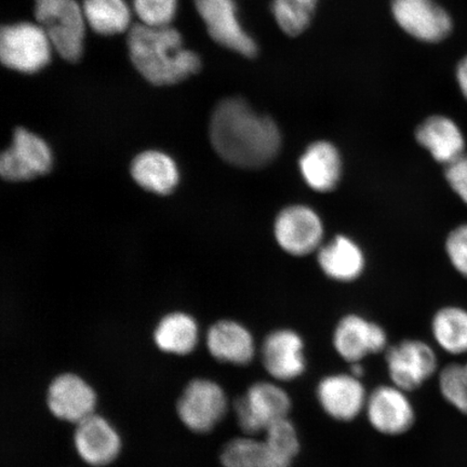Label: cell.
Segmentation results:
<instances>
[{"instance_id":"7","label":"cell","mask_w":467,"mask_h":467,"mask_svg":"<svg viewBox=\"0 0 467 467\" xmlns=\"http://www.w3.org/2000/svg\"><path fill=\"white\" fill-rule=\"evenodd\" d=\"M229 400L224 389L208 379H192L177 404L178 416L195 433H209L225 417Z\"/></svg>"},{"instance_id":"1","label":"cell","mask_w":467,"mask_h":467,"mask_svg":"<svg viewBox=\"0 0 467 467\" xmlns=\"http://www.w3.org/2000/svg\"><path fill=\"white\" fill-rule=\"evenodd\" d=\"M210 141L222 160L243 169L270 165L282 149V134L271 117L260 115L241 98L221 101L210 120Z\"/></svg>"},{"instance_id":"21","label":"cell","mask_w":467,"mask_h":467,"mask_svg":"<svg viewBox=\"0 0 467 467\" xmlns=\"http://www.w3.org/2000/svg\"><path fill=\"white\" fill-rule=\"evenodd\" d=\"M321 272L338 283H352L365 271L366 256L359 244L346 235H337L317 251Z\"/></svg>"},{"instance_id":"30","label":"cell","mask_w":467,"mask_h":467,"mask_svg":"<svg viewBox=\"0 0 467 467\" xmlns=\"http://www.w3.org/2000/svg\"><path fill=\"white\" fill-rule=\"evenodd\" d=\"M177 8L178 0H133L134 13L148 26H171Z\"/></svg>"},{"instance_id":"22","label":"cell","mask_w":467,"mask_h":467,"mask_svg":"<svg viewBox=\"0 0 467 467\" xmlns=\"http://www.w3.org/2000/svg\"><path fill=\"white\" fill-rule=\"evenodd\" d=\"M131 173L146 191L167 195L179 182V171L171 156L159 150H148L133 161Z\"/></svg>"},{"instance_id":"20","label":"cell","mask_w":467,"mask_h":467,"mask_svg":"<svg viewBox=\"0 0 467 467\" xmlns=\"http://www.w3.org/2000/svg\"><path fill=\"white\" fill-rule=\"evenodd\" d=\"M210 354L222 363L247 366L255 358V341L246 327L234 320H221L207 336Z\"/></svg>"},{"instance_id":"16","label":"cell","mask_w":467,"mask_h":467,"mask_svg":"<svg viewBox=\"0 0 467 467\" xmlns=\"http://www.w3.org/2000/svg\"><path fill=\"white\" fill-rule=\"evenodd\" d=\"M47 406L58 420L78 424L95 413L97 395L83 378L63 373L52 379L47 390Z\"/></svg>"},{"instance_id":"19","label":"cell","mask_w":467,"mask_h":467,"mask_svg":"<svg viewBox=\"0 0 467 467\" xmlns=\"http://www.w3.org/2000/svg\"><path fill=\"white\" fill-rule=\"evenodd\" d=\"M303 181L314 192H334L343 174V161L337 146L326 140L309 144L297 162Z\"/></svg>"},{"instance_id":"3","label":"cell","mask_w":467,"mask_h":467,"mask_svg":"<svg viewBox=\"0 0 467 467\" xmlns=\"http://www.w3.org/2000/svg\"><path fill=\"white\" fill-rule=\"evenodd\" d=\"M35 16L57 54L67 61H78L87 26L83 5L76 0H35Z\"/></svg>"},{"instance_id":"4","label":"cell","mask_w":467,"mask_h":467,"mask_svg":"<svg viewBox=\"0 0 467 467\" xmlns=\"http://www.w3.org/2000/svg\"><path fill=\"white\" fill-rule=\"evenodd\" d=\"M291 408L289 394L270 381L254 383L234 402L239 428L251 436L263 435L273 424L288 419Z\"/></svg>"},{"instance_id":"25","label":"cell","mask_w":467,"mask_h":467,"mask_svg":"<svg viewBox=\"0 0 467 467\" xmlns=\"http://www.w3.org/2000/svg\"><path fill=\"white\" fill-rule=\"evenodd\" d=\"M155 343L169 354L186 355L195 348L198 328L189 315L174 313L161 319L155 330Z\"/></svg>"},{"instance_id":"26","label":"cell","mask_w":467,"mask_h":467,"mask_svg":"<svg viewBox=\"0 0 467 467\" xmlns=\"http://www.w3.org/2000/svg\"><path fill=\"white\" fill-rule=\"evenodd\" d=\"M83 11L87 26L104 36L130 27L131 10L125 0H84Z\"/></svg>"},{"instance_id":"10","label":"cell","mask_w":467,"mask_h":467,"mask_svg":"<svg viewBox=\"0 0 467 467\" xmlns=\"http://www.w3.org/2000/svg\"><path fill=\"white\" fill-rule=\"evenodd\" d=\"M365 412L372 428L387 436L406 434L416 422V411L407 392L394 384L373 389L368 395Z\"/></svg>"},{"instance_id":"6","label":"cell","mask_w":467,"mask_h":467,"mask_svg":"<svg viewBox=\"0 0 467 467\" xmlns=\"http://www.w3.org/2000/svg\"><path fill=\"white\" fill-rule=\"evenodd\" d=\"M273 234L280 249L292 256H306L323 246V219L313 207L303 203L289 204L277 213Z\"/></svg>"},{"instance_id":"15","label":"cell","mask_w":467,"mask_h":467,"mask_svg":"<svg viewBox=\"0 0 467 467\" xmlns=\"http://www.w3.org/2000/svg\"><path fill=\"white\" fill-rule=\"evenodd\" d=\"M317 395L327 416L336 421L349 422L365 411L369 394L360 379L352 373H336L320 379Z\"/></svg>"},{"instance_id":"32","label":"cell","mask_w":467,"mask_h":467,"mask_svg":"<svg viewBox=\"0 0 467 467\" xmlns=\"http://www.w3.org/2000/svg\"><path fill=\"white\" fill-rule=\"evenodd\" d=\"M443 178L455 197L467 207V151L443 167Z\"/></svg>"},{"instance_id":"18","label":"cell","mask_w":467,"mask_h":467,"mask_svg":"<svg viewBox=\"0 0 467 467\" xmlns=\"http://www.w3.org/2000/svg\"><path fill=\"white\" fill-rule=\"evenodd\" d=\"M74 446L85 463L102 467L119 457L121 440L107 419L93 413L76 424Z\"/></svg>"},{"instance_id":"33","label":"cell","mask_w":467,"mask_h":467,"mask_svg":"<svg viewBox=\"0 0 467 467\" xmlns=\"http://www.w3.org/2000/svg\"><path fill=\"white\" fill-rule=\"evenodd\" d=\"M454 76L461 95L467 102V54L460 58L457 67H455Z\"/></svg>"},{"instance_id":"5","label":"cell","mask_w":467,"mask_h":467,"mask_svg":"<svg viewBox=\"0 0 467 467\" xmlns=\"http://www.w3.org/2000/svg\"><path fill=\"white\" fill-rule=\"evenodd\" d=\"M52 49L48 35L34 23L5 26L0 33V58L5 67L16 72H39L50 62Z\"/></svg>"},{"instance_id":"12","label":"cell","mask_w":467,"mask_h":467,"mask_svg":"<svg viewBox=\"0 0 467 467\" xmlns=\"http://www.w3.org/2000/svg\"><path fill=\"white\" fill-rule=\"evenodd\" d=\"M52 167L51 150L36 134L17 128L13 145L0 159V173L8 181H26L44 175Z\"/></svg>"},{"instance_id":"28","label":"cell","mask_w":467,"mask_h":467,"mask_svg":"<svg viewBox=\"0 0 467 467\" xmlns=\"http://www.w3.org/2000/svg\"><path fill=\"white\" fill-rule=\"evenodd\" d=\"M220 461L223 467H261L262 440L251 435L233 438L222 449Z\"/></svg>"},{"instance_id":"29","label":"cell","mask_w":467,"mask_h":467,"mask_svg":"<svg viewBox=\"0 0 467 467\" xmlns=\"http://www.w3.org/2000/svg\"><path fill=\"white\" fill-rule=\"evenodd\" d=\"M272 14L277 25L289 36H299L311 23L314 10L296 0H273Z\"/></svg>"},{"instance_id":"23","label":"cell","mask_w":467,"mask_h":467,"mask_svg":"<svg viewBox=\"0 0 467 467\" xmlns=\"http://www.w3.org/2000/svg\"><path fill=\"white\" fill-rule=\"evenodd\" d=\"M436 346L452 356L467 355V307L447 305L438 308L431 320Z\"/></svg>"},{"instance_id":"34","label":"cell","mask_w":467,"mask_h":467,"mask_svg":"<svg viewBox=\"0 0 467 467\" xmlns=\"http://www.w3.org/2000/svg\"><path fill=\"white\" fill-rule=\"evenodd\" d=\"M296 2H299L303 5H306V7L315 10V8H317L318 0H296Z\"/></svg>"},{"instance_id":"31","label":"cell","mask_w":467,"mask_h":467,"mask_svg":"<svg viewBox=\"0 0 467 467\" xmlns=\"http://www.w3.org/2000/svg\"><path fill=\"white\" fill-rule=\"evenodd\" d=\"M443 249L452 270L467 280V221L461 222L448 232Z\"/></svg>"},{"instance_id":"2","label":"cell","mask_w":467,"mask_h":467,"mask_svg":"<svg viewBox=\"0 0 467 467\" xmlns=\"http://www.w3.org/2000/svg\"><path fill=\"white\" fill-rule=\"evenodd\" d=\"M133 66L156 86L180 83L200 72L201 57L186 49L178 29L171 26H134L128 35Z\"/></svg>"},{"instance_id":"24","label":"cell","mask_w":467,"mask_h":467,"mask_svg":"<svg viewBox=\"0 0 467 467\" xmlns=\"http://www.w3.org/2000/svg\"><path fill=\"white\" fill-rule=\"evenodd\" d=\"M300 452V440L289 419L273 424L262 438L261 467H291Z\"/></svg>"},{"instance_id":"14","label":"cell","mask_w":467,"mask_h":467,"mask_svg":"<svg viewBox=\"0 0 467 467\" xmlns=\"http://www.w3.org/2000/svg\"><path fill=\"white\" fill-rule=\"evenodd\" d=\"M305 348V341L296 331L288 328L274 330L262 343L263 367L275 381H295L306 370Z\"/></svg>"},{"instance_id":"8","label":"cell","mask_w":467,"mask_h":467,"mask_svg":"<svg viewBox=\"0 0 467 467\" xmlns=\"http://www.w3.org/2000/svg\"><path fill=\"white\" fill-rule=\"evenodd\" d=\"M385 361L392 384L407 393L421 388L438 370L434 348L418 338H407L389 347Z\"/></svg>"},{"instance_id":"11","label":"cell","mask_w":467,"mask_h":467,"mask_svg":"<svg viewBox=\"0 0 467 467\" xmlns=\"http://www.w3.org/2000/svg\"><path fill=\"white\" fill-rule=\"evenodd\" d=\"M198 14L215 43L247 57L258 54V46L244 32L234 0H194Z\"/></svg>"},{"instance_id":"13","label":"cell","mask_w":467,"mask_h":467,"mask_svg":"<svg viewBox=\"0 0 467 467\" xmlns=\"http://www.w3.org/2000/svg\"><path fill=\"white\" fill-rule=\"evenodd\" d=\"M332 343L337 355L349 364L361 363L367 356L389 348L383 327L358 314H348L338 320Z\"/></svg>"},{"instance_id":"27","label":"cell","mask_w":467,"mask_h":467,"mask_svg":"<svg viewBox=\"0 0 467 467\" xmlns=\"http://www.w3.org/2000/svg\"><path fill=\"white\" fill-rule=\"evenodd\" d=\"M438 387L443 400L467 416V360L443 367L438 376Z\"/></svg>"},{"instance_id":"17","label":"cell","mask_w":467,"mask_h":467,"mask_svg":"<svg viewBox=\"0 0 467 467\" xmlns=\"http://www.w3.org/2000/svg\"><path fill=\"white\" fill-rule=\"evenodd\" d=\"M414 137L431 159L442 167L467 151L466 136L462 128L447 115L429 116L417 127Z\"/></svg>"},{"instance_id":"9","label":"cell","mask_w":467,"mask_h":467,"mask_svg":"<svg viewBox=\"0 0 467 467\" xmlns=\"http://www.w3.org/2000/svg\"><path fill=\"white\" fill-rule=\"evenodd\" d=\"M394 19L420 42L437 44L451 36L453 20L435 0H392Z\"/></svg>"}]
</instances>
